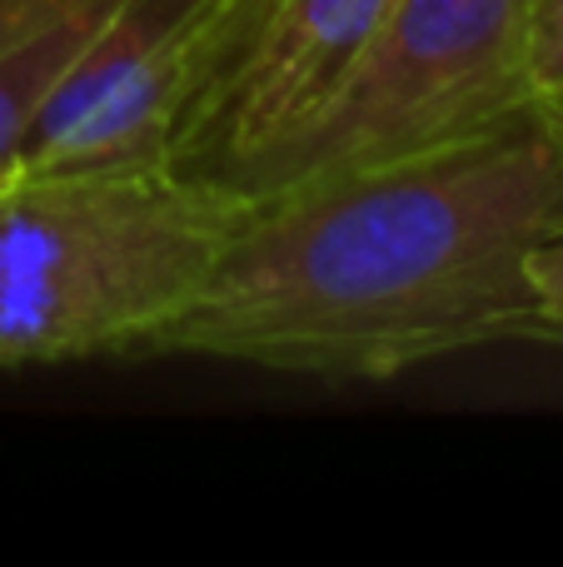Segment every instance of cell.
<instances>
[{
  "label": "cell",
  "instance_id": "cell-9",
  "mask_svg": "<svg viewBox=\"0 0 563 567\" xmlns=\"http://www.w3.org/2000/svg\"><path fill=\"white\" fill-rule=\"evenodd\" d=\"M559 135H563V115H559Z\"/></svg>",
  "mask_w": 563,
  "mask_h": 567
},
{
  "label": "cell",
  "instance_id": "cell-1",
  "mask_svg": "<svg viewBox=\"0 0 563 567\" xmlns=\"http://www.w3.org/2000/svg\"><path fill=\"white\" fill-rule=\"evenodd\" d=\"M559 229V120L524 110L424 155L249 199L155 353L385 383L489 343H554L524 255Z\"/></svg>",
  "mask_w": 563,
  "mask_h": 567
},
{
  "label": "cell",
  "instance_id": "cell-8",
  "mask_svg": "<svg viewBox=\"0 0 563 567\" xmlns=\"http://www.w3.org/2000/svg\"><path fill=\"white\" fill-rule=\"evenodd\" d=\"M524 279L534 289L539 319H544L549 339H563V229L524 255Z\"/></svg>",
  "mask_w": 563,
  "mask_h": 567
},
{
  "label": "cell",
  "instance_id": "cell-2",
  "mask_svg": "<svg viewBox=\"0 0 563 567\" xmlns=\"http://www.w3.org/2000/svg\"><path fill=\"white\" fill-rule=\"evenodd\" d=\"M249 199L170 165L20 169L0 185V369L150 359Z\"/></svg>",
  "mask_w": 563,
  "mask_h": 567
},
{
  "label": "cell",
  "instance_id": "cell-5",
  "mask_svg": "<svg viewBox=\"0 0 563 567\" xmlns=\"http://www.w3.org/2000/svg\"><path fill=\"white\" fill-rule=\"evenodd\" d=\"M389 10L395 0H255L180 120L165 165L239 189L259 159L335 105Z\"/></svg>",
  "mask_w": 563,
  "mask_h": 567
},
{
  "label": "cell",
  "instance_id": "cell-7",
  "mask_svg": "<svg viewBox=\"0 0 563 567\" xmlns=\"http://www.w3.org/2000/svg\"><path fill=\"white\" fill-rule=\"evenodd\" d=\"M529 75L549 115H563V0L529 6Z\"/></svg>",
  "mask_w": 563,
  "mask_h": 567
},
{
  "label": "cell",
  "instance_id": "cell-4",
  "mask_svg": "<svg viewBox=\"0 0 563 567\" xmlns=\"http://www.w3.org/2000/svg\"><path fill=\"white\" fill-rule=\"evenodd\" d=\"M255 0H110L45 95L20 169L165 165Z\"/></svg>",
  "mask_w": 563,
  "mask_h": 567
},
{
  "label": "cell",
  "instance_id": "cell-6",
  "mask_svg": "<svg viewBox=\"0 0 563 567\" xmlns=\"http://www.w3.org/2000/svg\"><path fill=\"white\" fill-rule=\"evenodd\" d=\"M110 0H0V185L20 175L45 95Z\"/></svg>",
  "mask_w": 563,
  "mask_h": 567
},
{
  "label": "cell",
  "instance_id": "cell-3",
  "mask_svg": "<svg viewBox=\"0 0 563 567\" xmlns=\"http://www.w3.org/2000/svg\"><path fill=\"white\" fill-rule=\"evenodd\" d=\"M529 6L534 0H395L339 100L259 159L239 195H289L544 110L529 75Z\"/></svg>",
  "mask_w": 563,
  "mask_h": 567
}]
</instances>
